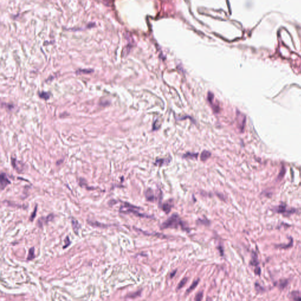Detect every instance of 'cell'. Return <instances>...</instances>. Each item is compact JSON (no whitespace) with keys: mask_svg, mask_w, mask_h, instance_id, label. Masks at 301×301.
Returning a JSON list of instances; mask_svg holds the SVG:
<instances>
[{"mask_svg":"<svg viewBox=\"0 0 301 301\" xmlns=\"http://www.w3.org/2000/svg\"><path fill=\"white\" fill-rule=\"evenodd\" d=\"M178 226H182L184 230L187 229V227L184 225V223L182 222L178 215L174 214L162 224L161 228L162 229H164L167 228H176Z\"/></svg>","mask_w":301,"mask_h":301,"instance_id":"6da1fadb","label":"cell"},{"mask_svg":"<svg viewBox=\"0 0 301 301\" xmlns=\"http://www.w3.org/2000/svg\"><path fill=\"white\" fill-rule=\"evenodd\" d=\"M124 204L122 205L121 208H120L119 212L121 213H124V214H128V213H132L135 216H139V217H149V216L145 215L142 214H141L138 211L139 209V208L137 206L132 205L131 204H128L127 202H123Z\"/></svg>","mask_w":301,"mask_h":301,"instance_id":"7a4b0ae2","label":"cell"},{"mask_svg":"<svg viewBox=\"0 0 301 301\" xmlns=\"http://www.w3.org/2000/svg\"><path fill=\"white\" fill-rule=\"evenodd\" d=\"M273 210H274L275 212H276L278 213H281V214H292V213H294L296 211L295 210H294V209H292V210H290V209H286V206L283 205H281L277 206V207L274 208Z\"/></svg>","mask_w":301,"mask_h":301,"instance_id":"3957f363","label":"cell"},{"mask_svg":"<svg viewBox=\"0 0 301 301\" xmlns=\"http://www.w3.org/2000/svg\"><path fill=\"white\" fill-rule=\"evenodd\" d=\"M11 184L10 180L8 179L7 175L5 173L2 172L1 174V180H0V186H1V190H3L8 185Z\"/></svg>","mask_w":301,"mask_h":301,"instance_id":"277c9868","label":"cell"},{"mask_svg":"<svg viewBox=\"0 0 301 301\" xmlns=\"http://www.w3.org/2000/svg\"><path fill=\"white\" fill-rule=\"evenodd\" d=\"M290 301H301V292L298 290H293L289 295Z\"/></svg>","mask_w":301,"mask_h":301,"instance_id":"5b68a950","label":"cell"},{"mask_svg":"<svg viewBox=\"0 0 301 301\" xmlns=\"http://www.w3.org/2000/svg\"><path fill=\"white\" fill-rule=\"evenodd\" d=\"M172 206H173L172 201L169 200V201H168V202H165L164 204H162V210L164 211V212L166 213V214H168V213L171 211V209L172 207Z\"/></svg>","mask_w":301,"mask_h":301,"instance_id":"8992f818","label":"cell"},{"mask_svg":"<svg viewBox=\"0 0 301 301\" xmlns=\"http://www.w3.org/2000/svg\"><path fill=\"white\" fill-rule=\"evenodd\" d=\"M71 223L72 226H73V230L74 231L75 233L78 234V230L80 228V225L79 224L78 221H77L76 219H75L74 218H71Z\"/></svg>","mask_w":301,"mask_h":301,"instance_id":"52a82bcc","label":"cell"},{"mask_svg":"<svg viewBox=\"0 0 301 301\" xmlns=\"http://www.w3.org/2000/svg\"><path fill=\"white\" fill-rule=\"evenodd\" d=\"M275 285L281 289H283L288 285V281L287 279H281L279 281L276 282Z\"/></svg>","mask_w":301,"mask_h":301,"instance_id":"ba28073f","label":"cell"},{"mask_svg":"<svg viewBox=\"0 0 301 301\" xmlns=\"http://www.w3.org/2000/svg\"><path fill=\"white\" fill-rule=\"evenodd\" d=\"M145 195L146 199H147V201H151V202L154 201V193H153L152 190H151V189H148V190L146 191Z\"/></svg>","mask_w":301,"mask_h":301,"instance_id":"9c48e42d","label":"cell"},{"mask_svg":"<svg viewBox=\"0 0 301 301\" xmlns=\"http://www.w3.org/2000/svg\"><path fill=\"white\" fill-rule=\"evenodd\" d=\"M211 156V153L209 151H204L201 154V160L202 161H205Z\"/></svg>","mask_w":301,"mask_h":301,"instance_id":"30bf717a","label":"cell"},{"mask_svg":"<svg viewBox=\"0 0 301 301\" xmlns=\"http://www.w3.org/2000/svg\"><path fill=\"white\" fill-rule=\"evenodd\" d=\"M259 264V262L258 260V257L257 255V254L254 253L252 255V259H251V261H250V265L252 266H257Z\"/></svg>","mask_w":301,"mask_h":301,"instance_id":"8fae6325","label":"cell"},{"mask_svg":"<svg viewBox=\"0 0 301 301\" xmlns=\"http://www.w3.org/2000/svg\"><path fill=\"white\" fill-rule=\"evenodd\" d=\"M199 279H198L196 280V281H195L193 283H192V284L190 286V288H189L187 290V294L190 293V292H191L192 290H193L194 289H195L196 287L197 286V285L199 283Z\"/></svg>","mask_w":301,"mask_h":301,"instance_id":"7c38bea8","label":"cell"},{"mask_svg":"<svg viewBox=\"0 0 301 301\" xmlns=\"http://www.w3.org/2000/svg\"><path fill=\"white\" fill-rule=\"evenodd\" d=\"M89 225H92L93 226H97L101 227V228H105V227H108V225L102 224V223L98 222H92V221H88Z\"/></svg>","mask_w":301,"mask_h":301,"instance_id":"4fadbf2b","label":"cell"},{"mask_svg":"<svg viewBox=\"0 0 301 301\" xmlns=\"http://www.w3.org/2000/svg\"><path fill=\"white\" fill-rule=\"evenodd\" d=\"M35 249L34 248H31L29 250V254L28 257H27V260H32L35 258Z\"/></svg>","mask_w":301,"mask_h":301,"instance_id":"5bb4252c","label":"cell"},{"mask_svg":"<svg viewBox=\"0 0 301 301\" xmlns=\"http://www.w3.org/2000/svg\"><path fill=\"white\" fill-rule=\"evenodd\" d=\"M18 162L17 161V159H15V158H11V163H12V165H13L14 168L16 169L17 171H18V172H20L21 171L20 168L18 167Z\"/></svg>","mask_w":301,"mask_h":301,"instance_id":"9a60e30c","label":"cell"},{"mask_svg":"<svg viewBox=\"0 0 301 301\" xmlns=\"http://www.w3.org/2000/svg\"><path fill=\"white\" fill-rule=\"evenodd\" d=\"M188 281V278H184L183 279H182L181 281H180V282L179 283V284L178 285V286L176 287V290H179L180 289H181L182 288H183L184 286V285L186 284L187 282Z\"/></svg>","mask_w":301,"mask_h":301,"instance_id":"2e32d148","label":"cell"},{"mask_svg":"<svg viewBox=\"0 0 301 301\" xmlns=\"http://www.w3.org/2000/svg\"><path fill=\"white\" fill-rule=\"evenodd\" d=\"M54 215H53V214H49V215H48L47 216V217L42 218H41V219H42V221H45V223H47L48 222L52 221V220L53 219V218H54Z\"/></svg>","mask_w":301,"mask_h":301,"instance_id":"e0dca14e","label":"cell"},{"mask_svg":"<svg viewBox=\"0 0 301 301\" xmlns=\"http://www.w3.org/2000/svg\"><path fill=\"white\" fill-rule=\"evenodd\" d=\"M198 154H193V153L188 152V153H187V154L184 155L183 156V157L185 158H191V159H192V158H197V157L198 156Z\"/></svg>","mask_w":301,"mask_h":301,"instance_id":"ac0fdd59","label":"cell"},{"mask_svg":"<svg viewBox=\"0 0 301 301\" xmlns=\"http://www.w3.org/2000/svg\"><path fill=\"white\" fill-rule=\"evenodd\" d=\"M203 297V293L202 292H199L195 296V301H201Z\"/></svg>","mask_w":301,"mask_h":301,"instance_id":"d6986e66","label":"cell"},{"mask_svg":"<svg viewBox=\"0 0 301 301\" xmlns=\"http://www.w3.org/2000/svg\"><path fill=\"white\" fill-rule=\"evenodd\" d=\"M292 242H293V241H292V239H291V240H290V243L289 244H288V245H285V246L284 245H277L276 247H277V248L278 247V248H283V249L288 248L291 247L292 246Z\"/></svg>","mask_w":301,"mask_h":301,"instance_id":"ffe728a7","label":"cell"},{"mask_svg":"<svg viewBox=\"0 0 301 301\" xmlns=\"http://www.w3.org/2000/svg\"><path fill=\"white\" fill-rule=\"evenodd\" d=\"M39 97L42 98L47 99L48 98H49V94L47 93V92H41V93H39Z\"/></svg>","mask_w":301,"mask_h":301,"instance_id":"44dd1931","label":"cell"},{"mask_svg":"<svg viewBox=\"0 0 301 301\" xmlns=\"http://www.w3.org/2000/svg\"><path fill=\"white\" fill-rule=\"evenodd\" d=\"M70 244H71V241H70V239H69L68 237L67 236L65 239V245L64 246L63 248H65L68 247V246L70 245Z\"/></svg>","mask_w":301,"mask_h":301,"instance_id":"7402d4cb","label":"cell"},{"mask_svg":"<svg viewBox=\"0 0 301 301\" xmlns=\"http://www.w3.org/2000/svg\"><path fill=\"white\" fill-rule=\"evenodd\" d=\"M255 289L258 292H262L264 290V288L262 286H260V285L258 284V283H255Z\"/></svg>","mask_w":301,"mask_h":301,"instance_id":"603a6c76","label":"cell"},{"mask_svg":"<svg viewBox=\"0 0 301 301\" xmlns=\"http://www.w3.org/2000/svg\"><path fill=\"white\" fill-rule=\"evenodd\" d=\"M37 206H35V209H34V213H32L31 216V217H30V220L31 221H33L34 218H35V216L36 215V212H37Z\"/></svg>","mask_w":301,"mask_h":301,"instance_id":"cb8c5ba5","label":"cell"},{"mask_svg":"<svg viewBox=\"0 0 301 301\" xmlns=\"http://www.w3.org/2000/svg\"><path fill=\"white\" fill-rule=\"evenodd\" d=\"M140 293H141V291H138L137 292H135V293H133V294H131V295H129V297H135L138 296L140 295Z\"/></svg>","mask_w":301,"mask_h":301,"instance_id":"d4e9b609","label":"cell"},{"mask_svg":"<svg viewBox=\"0 0 301 301\" xmlns=\"http://www.w3.org/2000/svg\"><path fill=\"white\" fill-rule=\"evenodd\" d=\"M255 274H257L258 275H260L261 274V268L259 267H257L255 268Z\"/></svg>","mask_w":301,"mask_h":301,"instance_id":"484cf974","label":"cell"},{"mask_svg":"<svg viewBox=\"0 0 301 301\" xmlns=\"http://www.w3.org/2000/svg\"><path fill=\"white\" fill-rule=\"evenodd\" d=\"M79 71L81 72H83V73H90V72H92V70H78Z\"/></svg>","mask_w":301,"mask_h":301,"instance_id":"4316f807","label":"cell"},{"mask_svg":"<svg viewBox=\"0 0 301 301\" xmlns=\"http://www.w3.org/2000/svg\"><path fill=\"white\" fill-rule=\"evenodd\" d=\"M176 270H175V271H173V272L171 273V278H172V277H173V276H174V275H175V273H176Z\"/></svg>","mask_w":301,"mask_h":301,"instance_id":"83f0119b","label":"cell"},{"mask_svg":"<svg viewBox=\"0 0 301 301\" xmlns=\"http://www.w3.org/2000/svg\"><path fill=\"white\" fill-rule=\"evenodd\" d=\"M206 301H211V300H210V299H207V300H206Z\"/></svg>","mask_w":301,"mask_h":301,"instance_id":"f1b7e54d","label":"cell"}]
</instances>
